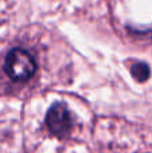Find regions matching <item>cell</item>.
I'll list each match as a JSON object with an SVG mask.
<instances>
[{
    "label": "cell",
    "instance_id": "1",
    "mask_svg": "<svg viewBox=\"0 0 152 153\" xmlns=\"http://www.w3.org/2000/svg\"><path fill=\"white\" fill-rule=\"evenodd\" d=\"M4 70L13 81H27L37 70L35 61L26 50L13 48L8 53L4 62Z\"/></svg>",
    "mask_w": 152,
    "mask_h": 153
},
{
    "label": "cell",
    "instance_id": "2",
    "mask_svg": "<svg viewBox=\"0 0 152 153\" xmlns=\"http://www.w3.org/2000/svg\"><path fill=\"white\" fill-rule=\"evenodd\" d=\"M46 125L48 130L57 137H63L72 128V117L63 103H55L47 111Z\"/></svg>",
    "mask_w": 152,
    "mask_h": 153
},
{
    "label": "cell",
    "instance_id": "3",
    "mask_svg": "<svg viewBox=\"0 0 152 153\" xmlns=\"http://www.w3.org/2000/svg\"><path fill=\"white\" fill-rule=\"evenodd\" d=\"M132 75L139 82H144L150 78V67L145 63H136L132 66Z\"/></svg>",
    "mask_w": 152,
    "mask_h": 153
}]
</instances>
